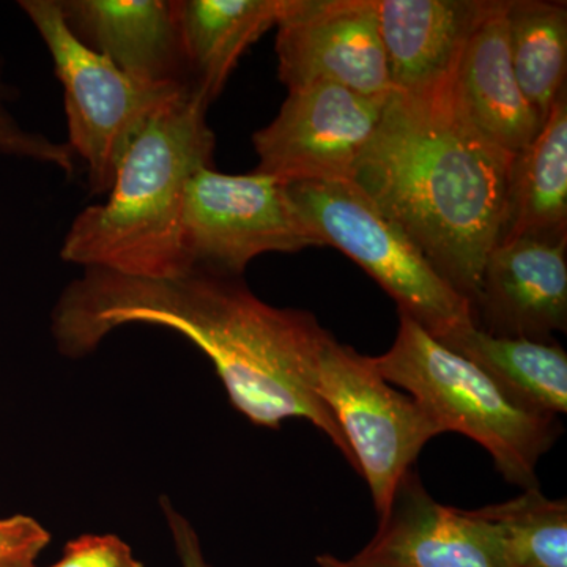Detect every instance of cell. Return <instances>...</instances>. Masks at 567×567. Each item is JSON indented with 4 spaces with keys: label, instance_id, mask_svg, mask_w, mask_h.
Listing matches in <instances>:
<instances>
[{
    "label": "cell",
    "instance_id": "cell-1",
    "mask_svg": "<svg viewBox=\"0 0 567 567\" xmlns=\"http://www.w3.org/2000/svg\"><path fill=\"white\" fill-rule=\"evenodd\" d=\"M128 324L188 339L252 424L279 429L290 417L308 420L354 468L349 443L317 393L320 354L333 334L311 312L265 303L241 276L192 270L148 279L87 268L65 287L51 320L52 338L70 358L92 353Z\"/></svg>",
    "mask_w": 567,
    "mask_h": 567
},
{
    "label": "cell",
    "instance_id": "cell-2",
    "mask_svg": "<svg viewBox=\"0 0 567 567\" xmlns=\"http://www.w3.org/2000/svg\"><path fill=\"white\" fill-rule=\"evenodd\" d=\"M514 156L477 130L453 76L391 92L352 182L472 308L498 244Z\"/></svg>",
    "mask_w": 567,
    "mask_h": 567
},
{
    "label": "cell",
    "instance_id": "cell-3",
    "mask_svg": "<svg viewBox=\"0 0 567 567\" xmlns=\"http://www.w3.org/2000/svg\"><path fill=\"white\" fill-rule=\"evenodd\" d=\"M208 106L188 84L153 115L123 156L106 200L71 223L61 249L65 262L133 278L188 274L183 200L194 175L213 164Z\"/></svg>",
    "mask_w": 567,
    "mask_h": 567
},
{
    "label": "cell",
    "instance_id": "cell-4",
    "mask_svg": "<svg viewBox=\"0 0 567 567\" xmlns=\"http://www.w3.org/2000/svg\"><path fill=\"white\" fill-rule=\"evenodd\" d=\"M371 360L386 382L409 391L443 434L475 440L506 481L525 491L539 487L537 464L561 435L558 416L518 398L409 316L399 315L393 346Z\"/></svg>",
    "mask_w": 567,
    "mask_h": 567
},
{
    "label": "cell",
    "instance_id": "cell-5",
    "mask_svg": "<svg viewBox=\"0 0 567 567\" xmlns=\"http://www.w3.org/2000/svg\"><path fill=\"white\" fill-rule=\"evenodd\" d=\"M63 87L69 147L87 166L93 194H107L130 145L186 85L147 82L118 69L71 31L58 0H22Z\"/></svg>",
    "mask_w": 567,
    "mask_h": 567
},
{
    "label": "cell",
    "instance_id": "cell-6",
    "mask_svg": "<svg viewBox=\"0 0 567 567\" xmlns=\"http://www.w3.org/2000/svg\"><path fill=\"white\" fill-rule=\"evenodd\" d=\"M290 199L320 246L344 252L434 338L473 323L472 308L404 230L353 182L289 183Z\"/></svg>",
    "mask_w": 567,
    "mask_h": 567
},
{
    "label": "cell",
    "instance_id": "cell-7",
    "mask_svg": "<svg viewBox=\"0 0 567 567\" xmlns=\"http://www.w3.org/2000/svg\"><path fill=\"white\" fill-rule=\"evenodd\" d=\"M317 393L333 413L371 491L379 518L390 511L395 488L413 470L439 425L412 395L386 382L371 357L328 339L320 354Z\"/></svg>",
    "mask_w": 567,
    "mask_h": 567
},
{
    "label": "cell",
    "instance_id": "cell-8",
    "mask_svg": "<svg viewBox=\"0 0 567 567\" xmlns=\"http://www.w3.org/2000/svg\"><path fill=\"white\" fill-rule=\"evenodd\" d=\"M183 251L189 271L244 276L256 257L320 246L290 199L286 183L254 171L246 175L199 171L182 213Z\"/></svg>",
    "mask_w": 567,
    "mask_h": 567
},
{
    "label": "cell",
    "instance_id": "cell-9",
    "mask_svg": "<svg viewBox=\"0 0 567 567\" xmlns=\"http://www.w3.org/2000/svg\"><path fill=\"white\" fill-rule=\"evenodd\" d=\"M386 102L336 84L290 91L275 121L254 133L256 173L286 185L352 182Z\"/></svg>",
    "mask_w": 567,
    "mask_h": 567
},
{
    "label": "cell",
    "instance_id": "cell-10",
    "mask_svg": "<svg viewBox=\"0 0 567 567\" xmlns=\"http://www.w3.org/2000/svg\"><path fill=\"white\" fill-rule=\"evenodd\" d=\"M276 28L279 80L289 92L315 84L393 92L377 0H284Z\"/></svg>",
    "mask_w": 567,
    "mask_h": 567
},
{
    "label": "cell",
    "instance_id": "cell-11",
    "mask_svg": "<svg viewBox=\"0 0 567 567\" xmlns=\"http://www.w3.org/2000/svg\"><path fill=\"white\" fill-rule=\"evenodd\" d=\"M353 567H509L502 537L475 511L436 503L415 470L393 496L371 543Z\"/></svg>",
    "mask_w": 567,
    "mask_h": 567
},
{
    "label": "cell",
    "instance_id": "cell-12",
    "mask_svg": "<svg viewBox=\"0 0 567 567\" xmlns=\"http://www.w3.org/2000/svg\"><path fill=\"white\" fill-rule=\"evenodd\" d=\"M473 324L503 338L554 341L567 331V240L518 238L487 256L472 306Z\"/></svg>",
    "mask_w": 567,
    "mask_h": 567
},
{
    "label": "cell",
    "instance_id": "cell-13",
    "mask_svg": "<svg viewBox=\"0 0 567 567\" xmlns=\"http://www.w3.org/2000/svg\"><path fill=\"white\" fill-rule=\"evenodd\" d=\"M495 0H377L391 85L421 92L450 80Z\"/></svg>",
    "mask_w": 567,
    "mask_h": 567
},
{
    "label": "cell",
    "instance_id": "cell-14",
    "mask_svg": "<svg viewBox=\"0 0 567 567\" xmlns=\"http://www.w3.org/2000/svg\"><path fill=\"white\" fill-rule=\"evenodd\" d=\"M82 43L141 81H189L178 32L177 2L166 0H69L61 2Z\"/></svg>",
    "mask_w": 567,
    "mask_h": 567
},
{
    "label": "cell",
    "instance_id": "cell-15",
    "mask_svg": "<svg viewBox=\"0 0 567 567\" xmlns=\"http://www.w3.org/2000/svg\"><path fill=\"white\" fill-rule=\"evenodd\" d=\"M507 0H495L466 43L454 73V89L477 130L517 155L527 148L543 123L520 91L507 43Z\"/></svg>",
    "mask_w": 567,
    "mask_h": 567
},
{
    "label": "cell",
    "instance_id": "cell-16",
    "mask_svg": "<svg viewBox=\"0 0 567 567\" xmlns=\"http://www.w3.org/2000/svg\"><path fill=\"white\" fill-rule=\"evenodd\" d=\"M518 238L547 244L567 240V91L535 141L511 164L496 245Z\"/></svg>",
    "mask_w": 567,
    "mask_h": 567
},
{
    "label": "cell",
    "instance_id": "cell-17",
    "mask_svg": "<svg viewBox=\"0 0 567 567\" xmlns=\"http://www.w3.org/2000/svg\"><path fill=\"white\" fill-rule=\"evenodd\" d=\"M284 0L177 2L183 61L189 81L213 102L251 44L278 24Z\"/></svg>",
    "mask_w": 567,
    "mask_h": 567
},
{
    "label": "cell",
    "instance_id": "cell-18",
    "mask_svg": "<svg viewBox=\"0 0 567 567\" xmlns=\"http://www.w3.org/2000/svg\"><path fill=\"white\" fill-rule=\"evenodd\" d=\"M435 339L536 409L567 412V353L557 342L488 334L472 322Z\"/></svg>",
    "mask_w": 567,
    "mask_h": 567
},
{
    "label": "cell",
    "instance_id": "cell-19",
    "mask_svg": "<svg viewBox=\"0 0 567 567\" xmlns=\"http://www.w3.org/2000/svg\"><path fill=\"white\" fill-rule=\"evenodd\" d=\"M506 20L514 73L544 125L566 91L567 3L507 0Z\"/></svg>",
    "mask_w": 567,
    "mask_h": 567
},
{
    "label": "cell",
    "instance_id": "cell-20",
    "mask_svg": "<svg viewBox=\"0 0 567 567\" xmlns=\"http://www.w3.org/2000/svg\"><path fill=\"white\" fill-rule=\"evenodd\" d=\"M502 537L509 567H567V502L550 499L539 487L476 509Z\"/></svg>",
    "mask_w": 567,
    "mask_h": 567
},
{
    "label": "cell",
    "instance_id": "cell-21",
    "mask_svg": "<svg viewBox=\"0 0 567 567\" xmlns=\"http://www.w3.org/2000/svg\"><path fill=\"white\" fill-rule=\"evenodd\" d=\"M0 155L50 164L71 175L74 173V153L69 144H59L44 134L21 125L9 107V95L0 81Z\"/></svg>",
    "mask_w": 567,
    "mask_h": 567
},
{
    "label": "cell",
    "instance_id": "cell-22",
    "mask_svg": "<svg viewBox=\"0 0 567 567\" xmlns=\"http://www.w3.org/2000/svg\"><path fill=\"white\" fill-rule=\"evenodd\" d=\"M51 536L35 518L17 514L0 518V567H37Z\"/></svg>",
    "mask_w": 567,
    "mask_h": 567
},
{
    "label": "cell",
    "instance_id": "cell-23",
    "mask_svg": "<svg viewBox=\"0 0 567 567\" xmlns=\"http://www.w3.org/2000/svg\"><path fill=\"white\" fill-rule=\"evenodd\" d=\"M132 559V548L121 537L84 535L70 540L63 557L50 567H126Z\"/></svg>",
    "mask_w": 567,
    "mask_h": 567
},
{
    "label": "cell",
    "instance_id": "cell-24",
    "mask_svg": "<svg viewBox=\"0 0 567 567\" xmlns=\"http://www.w3.org/2000/svg\"><path fill=\"white\" fill-rule=\"evenodd\" d=\"M162 506L167 525H169L171 535H173L175 551H177L181 566L213 567L204 557L199 537H197L193 525L181 513H177L166 498L162 499Z\"/></svg>",
    "mask_w": 567,
    "mask_h": 567
},
{
    "label": "cell",
    "instance_id": "cell-25",
    "mask_svg": "<svg viewBox=\"0 0 567 567\" xmlns=\"http://www.w3.org/2000/svg\"><path fill=\"white\" fill-rule=\"evenodd\" d=\"M317 566L319 567H353L349 561H342V559L333 557V555H319L316 558Z\"/></svg>",
    "mask_w": 567,
    "mask_h": 567
},
{
    "label": "cell",
    "instance_id": "cell-26",
    "mask_svg": "<svg viewBox=\"0 0 567 567\" xmlns=\"http://www.w3.org/2000/svg\"><path fill=\"white\" fill-rule=\"evenodd\" d=\"M126 567H144V565H142V563L137 561V559H132V561L128 563V566Z\"/></svg>",
    "mask_w": 567,
    "mask_h": 567
}]
</instances>
